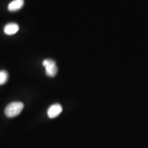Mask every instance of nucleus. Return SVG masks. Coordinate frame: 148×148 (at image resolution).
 I'll return each mask as SVG.
<instances>
[{
  "instance_id": "nucleus-1",
  "label": "nucleus",
  "mask_w": 148,
  "mask_h": 148,
  "mask_svg": "<svg viewBox=\"0 0 148 148\" xmlns=\"http://www.w3.org/2000/svg\"><path fill=\"white\" fill-rule=\"evenodd\" d=\"M24 108V104L21 101H14L5 107V115L8 117H13L18 115Z\"/></svg>"
},
{
  "instance_id": "nucleus-6",
  "label": "nucleus",
  "mask_w": 148,
  "mask_h": 148,
  "mask_svg": "<svg viewBox=\"0 0 148 148\" xmlns=\"http://www.w3.org/2000/svg\"><path fill=\"white\" fill-rule=\"evenodd\" d=\"M8 74L5 70L0 71V85H3L7 81Z\"/></svg>"
},
{
  "instance_id": "nucleus-4",
  "label": "nucleus",
  "mask_w": 148,
  "mask_h": 148,
  "mask_svg": "<svg viewBox=\"0 0 148 148\" xmlns=\"http://www.w3.org/2000/svg\"><path fill=\"white\" fill-rule=\"evenodd\" d=\"M19 25L16 23H10L6 24L4 27V32L6 35H12L18 32Z\"/></svg>"
},
{
  "instance_id": "nucleus-3",
  "label": "nucleus",
  "mask_w": 148,
  "mask_h": 148,
  "mask_svg": "<svg viewBox=\"0 0 148 148\" xmlns=\"http://www.w3.org/2000/svg\"><path fill=\"white\" fill-rule=\"evenodd\" d=\"M63 111L62 106L59 104H55L51 106L47 110V115L51 119L58 116Z\"/></svg>"
},
{
  "instance_id": "nucleus-5",
  "label": "nucleus",
  "mask_w": 148,
  "mask_h": 148,
  "mask_svg": "<svg viewBox=\"0 0 148 148\" xmlns=\"http://www.w3.org/2000/svg\"><path fill=\"white\" fill-rule=\"evenodd\" d=\"M24 0H13L8 5V10L10 12H15L21 9L24 5Z\"/></svg>"
},
{
  "instance_id": "nucleus-2",
  "label": "nucleus",
  "mask_w": 148,
  "mask_h": 148,
  "mask_svg": "<svg viewBox=\"0 0 148 148\" xmlns=\"http://www.w3.org/2000/svg\"><path fill=\"white\" fill-rule=\"evenodd\" d=\"M43 65L46 69V73L48 76L54 77L58 72V68L55 61L51 59H45L42 62Z\"/></svg>"
}]
</instances>
